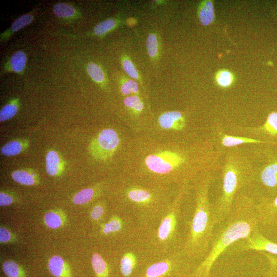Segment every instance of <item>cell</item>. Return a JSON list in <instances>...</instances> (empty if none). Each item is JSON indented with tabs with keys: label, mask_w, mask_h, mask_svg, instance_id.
Segmentation results:
<instances>
[{
	"label": "cell",
	"mask_w": 277,
	"mask_h": 277,
	"mask_svg": "<svg viewBox=\"0 0 277 277\" xmlns=\"http://www.w3.org/2000/svg\"><path fill=\"white\" fill-rule=\"evenodd\" d=\"M14 181L25 186H34L40 183L39 175L33 169L24 168L14 171L11 173Z\"/></svg>",
	"instance_id": "obj_11"
},
{
	"label": "cell",
	"mask_w": 277,
	"mask_h": 277,
	"mask_svg": "<svg viewBox=\"0 0 277 277\" xmlns=\"http://www.w3.org/2000/svg\"><path fill=\"white\" fill-rule=\"evenodd\" d=\"M247 183V179L240 168L232 161L228 162L224 172L223 191L214 206L216 225L228 218L239 190Z\"/></svg>",
	"instance_id": "obj_2"
},
{
	"label": "cell",
	"mask_w": 277,
	"mask_h": 277,
	"mask_svg": "<svg viewBox=\"0 0 277 277\" xmlns=\"http://www.w3.org/2000/svg\"><path fill=\"white\" fill-rule=\"evenodd\" d=\"M44 220L46 225L49 228L58 229L65 224L66 216L61 211L52 210L46 214Z\"/></svg>",
	"instance_id": "obj_14"
},
{
	"label": "cell",
	"mask_w": 277,
	"mask_h": 277,
	"mask_svg": "<svg viewBox=\"0 0 277 277\" xmlns=\"http://www.w3.org/2000/svg\"><path fill=\"white\" fill-rule=\"evenodd\" d=\"M160 127L166 130L180 131L186 126L185 118L178 111H171L161 115L158 118Z\"/></svg>",
	"instance_id": "obj_7"
},
{
	"label": "cell",
	"mask_w": 277,
	"mask_h": 277,
	"mask_svg": "<svg viewBox=\"0 0 277 277\" xmlns=\"http://www.w3.org/2000/svg\"><path fill=\"white\" fill-rule=\"evenodd\" d=\"M172 263L170 260L160 261L151 265L146 271V277H161L171 269Z\"/></svg>",
	"instance_id": "obj_17"
},
{
	"label": "cell",
	"mask_w": 277,
	"mask_h": 277,
	"mask_svg": "<svg viewBox=\"0 0 277 277\" xmlns=\"http://www.w3.org/2000/svg\"><path fill=\"white\" fill-rule=\"evenodd\" d=\"M107 224L111 233H117L120 231L122 229V221L119 217H113Z\"/></svg>",
	"instance_id": "obj_33"
},
{
	"label": "cell",
	"mask_w": 277,
	"mask_h": 277,
	"mask_svg": "<svg viewBox=\"0 0 277 277\" xmlns=\"http://www.w3.org/2000/svg\"><path fill=\"white\" fill-rule=\"evenodd\" d=\"M199 16L200 22L203 26L209 25L214 21L215 12L212 2L204 1L201 4Z\"/></svg>",
	"instance_id": "obj_16"
},
{
	"label": "cell",
	"mask_w": 277,
	"mask_h": 277,
	"mask_svg": "<svg viewBox=\"0 0 277 277\" xmlns=\"http://www.w3.org/2000/svg\"><path fill=\"white\" fill-rule=\"evenodd\" d=\"M48 268L51 274L55 277H72L70 267L61 256H52L49 261Z\"/></svg>",
	"instance_id": "obj_13"
},
{
	"label": "cell",
	"mask_w": 277,
	"mask_h": 277,
	"mask_svg": "<svg viewBox=\"0 0 277 277\" xmlns=\"http://www.w3.org/2000/svg\"><path fill=\"white\" fill-rule=\"evenodd\" d=\"M135 23H136L135 20L132 18L128 20V23L131 26L134 25L135 24Z\"/></svg>",
	"instance_id": "obj_38"
},
{
	"label": "cell",
	"mask_w": 277,
	"mask_h": 277,
	"mask_svg": "<svg viewBox=\"0 0 277 277\" xmlns=\"http://www.w3.org/2000/svg\"><path fill=\"white\" fill-rule=\"evenodd\" d=\"M18 110V102L16 100L5 105L0 112V121L3 122L10 120L17 114Z\"/></svg>",
	"instance_id": "obj_21"
},
{
	"label": "cell",
	"mask_w": 277,
	"mask_h": 277,
	"mask_svg": "<svg viewBox=\"0 0 277 277\" xmlns=\"http://www.w3.org/2000/svg\"><path fill=\"white\" fill-rule=\"evenodd\" d=\"M30 146L29 140L23 138H17L5 144L1 148V152L6 157L16 156L29 149Z\"/></svg>",
	"instance_id": "obj_12"
},
{
	"label": "cell",
	"mask_w": 277,
	"mask_h": 277,
	"mask_svg": "<svg viewBox=\"0 0 277 277\" xmlns=\"http://www.w3.org/2000/svg\"><path fill=\"white\" fill-rule=\"evenodd\" d=\"M105 213V207L101 204L95 205L91 212V217L94 221L100 219Z\"/></svg>",
	"instance_id": "obj_34"
},
{
	"label": "cell",
	"mask_w": 277,
	"mask_h": 277,
	"mask_svg": "<svg viewBox=\"0 0 277 277\" xmlns=\"http://www.w3.org/2000/svg\"><path fill=\"white\" fill-rule=\"evenodd\" d=\"M126 195L130 202L142 209H148L154 201L152 194L148 190L141 188H129Z\"/></svg>",
	"instance_id": "obj_8"
},
{
	"label": "cell",
	"mask_w": 277,
	"mask_h": 277,
	"mask_svg": "<svg viewBox=\"0 0 277 277\" xmlns=\"http://www.w3.org/2000/svg\"><path fill=\"white\" fill-rule=\"evenodd\" d=\"M92 264L97 277H108L109 272L107 263L100 254L95 253L92 255Z\"/></svg>",
	"instance_id": "obj_19"
},
{
	"label": "cell",
	"mask_w": 277,
	"mask_h": 277,
	"mask_svg": "<svg viewBox=\"0 0 277 277\" xmlns=\"http://www.w3.org/2000/svg\"><path fill=\"white\" fill-rule=\"evenodd\" d=\"M211 179L206 177L197 186L196 207L182 252L190 259H203L209 252L216 225L214 206L209 196Z\"/></svg>",
	"instance_id": "obj_1"
},
{
	"label": "cell",
	"mask_w": 277,
	"mask_h": 277,
	"mask_svg": "<svg viewBox=\"0 0 277 277\" xmlns=\"http://www.w3.org/2000/svg\"><path fill=\"white\" fill-rule=\"evenodd\" d=\"M33 20L31 14H25L13 22L11 26V30L14 32L19 31L24 26L30 24Z\"/></svg>",
	"instance_id": "obj_31"
},
{
	"label": "cell",
	"mask_w": 277,
	"mask_h": 277,
	"mask_svg": "<svg viewBox=\"0 0 277 277\" xmlns=\"http://www.w3.org/2000/svg\"><path fill=\"white\" fill-rule=\"evenodd\" d=\"M15 201V198L10 194L2 191L0 192V205L1 206L10 205Z\"/></svg>",
	"instance_id": "obj_35"
},
{
	"label": "cell",
	"mask_w": 277,
	"mask_h": 277,
	"mask_svg": "<svg viewBox=\"0 0 277 277\" xmlns=\"http://www.w3.org/2000/svg\"><path fill=\"white\" fill-rule=\"evenodd\" d=\"M256 210L260 224L271 223L277 214V196L272 201L266 199L256 204Z\"/></svg>",
	"instance_id": "obj_10"
},
{
	"label": "cell",
	"mask_w": 277,
	"mask_h": 277,
	"mask_svg": "<svg viewBox=\"0 0 277 277\" xmlns=\"http://www.w3.org/2000/svg\"><path fill=\"white\" fill-rule=\"evenodd\" d=\"M115 26L116 22L114 20H106L97 25L94 32L96 35H103L113 29Z\"/></svg>",
	"instance_id": "obj_29"
},
{
	"label": "cell",
	"mask_w": 277,
	"mask_h": 277,
	"mask_svg": "<svg viewBox=\"0 0 277 277\" xmlns=\"http://www.w3.org/2000/svg\"><path fill=\"white\" fill-rule=\"evenodd\" d=\"M102 231H103V232L105 234H109L111 233V232L110 231V230H109V228L108 227L107 223L104 224V226H103Z\"/></svg>",
	"instance_id": "obj_37"
},
{
	"label": "cell",
	"mask_w": 277,
	"mask_h": 277,
	"mask_svg": "<svg viewBox=\"0 0 277 277\" xmlns=\"http://www.w3.org/2000/svg\"><path fill=\"white\" fill-rule=\"evenodd\" d=\"M122 66L124 71L129 76L134 79H138V75L137 69L130 60L128 59L124 60L122 62Z\"/></svg>",
	"instance_id": "obj_32"
},
{
	"label": "cell",
	"mask_w": 277,
	"mask_h": 277,
	"mask_svg": "<svg viewBox=\"0 0 277 277\" xmlns=\"http://www.w3.org/2000/svg\"><path fill=\"white\" fill-rule=\"evenodd\" d=\"M217 84L223 88H229L231 86L234 81L233 74L226 69L218 71L215 76Z\"/></svg>",
	"instance_id": "obj_24"
},
{
	"label": "cell",
	"mask_w": 277,
	"mask_h": 277,
	"mask_svg": "<svg viewBox=\"0 0 277 277\" xmlns=\"http://www.w3.org/2000/svg\"><path fill=\"white\" fill-rule=\"evenodd\" d=\"M46 170L51 177H59L63 174L66 168V162L58 151L49 150L46 156Z\"/></svg>",
	"instance_id": "obj_9"
},
{
	"label": "cell",
	"mask_w": 277,
	"mask_h": 277,
	"mask_svg": "<svg viewBox=\"0 0 277 277\" xmlns=\"http://www.w3.org/2000/svg\"><path fill=\"white\" fill-rule=\"evenodd\" d=\"M185 161V157L177 152L165 150L148 156L145 160L151 172L160 175L167 174L177 169Z\"/></svg>",
	"instance_id": "obj_4"
},
{
	"label": "cell",
	"mask_w": 277,
	"mask_h": 277,
	"mask_svg": "<svg viewBox=\"0 0 277 277\" xmlns=\"http://www.w3.org/2000/svg\"><path fill=\"white\" fill-rule=\"evenodd\" d=\"M252 143H265L270 144L267 142L261 141L252 138H249L242 137L232 136L225 135L222 138V144L228 147H234L244 144Z\"/></svg>",
	"instance_id": "obj_15"
},
{
	"label": "cell",
	"mask_w": 277,
	"mask_h": 277,
	"mask_svg": "<svg viewBox=\"0 0 277 277\" xmlns=\"http://www.w3.org/2000/svg\"><path fill=\"white\" fill-rule=\"evenodd\" d=\"M136 257L133 253L128 252L125 254L120 262V269L122 274L126 277L130 276L136 266Z\"/></svg>",
	"instance_id": "obj_20"
},
{
	"label": "cell",
	"mask_w": 277,
	"mask_h": 277,
	"mask_svg": "<svg viewBox=\"0 0 277 277\" xmlns=\"http://www.w3.org/2000/svg\"><path fill=\"white\" fill-rule=\"evenodd\" d=\"M87 72L92 79L96 82H102L105 78L101 68L94 63H90L87 66Z\"/></svg>",
	"instance_id": "obj_27"
},
{
	"label": "cell",
	"mask_w": 277,
	"mask_h": 277,
	"mask_svg": "<svg viewBox=\"0 0 277 277\" xmlns=\"http://www.w3.org/2000/svg\"><path fill=\"white\" fill-rule=\"evenodd\" d=\"M121 92L125 96L131 94H138L139 92V88L135 81L129 80L123 83L121 88Z\"/></svg>",
	"instance_id": "obj_28"
},
{
	"label": "cell",
	"mask_w": 277,
	"mask_h": 277,
	"mask_svg": "<svg viewBox=\"0 0 277 277\" xmlns=\"http://www.w3.org/2000/svg\"><path fill=\"white\" fill-rule=\"evenodd\" d=\"M12 239V234L10 231L6 228H0V242L1 243H6Z\"/></svg>",
	"instance_id": "obj_36"
},
{
	"label": "cell",
	"mask_w": 277,
	"mask_h": 277,
	"mask_svg": "<svg viewBox=\"0 0 277 277\" xmlns=\"http://www.w3.org/2000/svg\"><path fill=\"white\" fill-rule=\"evenodd\" d=\"M53 11L55 15L59 18H69L75 15L76 10L71 5L60 3L54 6Z\"/></svg>",
	"instance_id": "obj_26"
},
{
	"label": "cell",
	"mask_w": 277,
	"mask_h": 277,
	"mask_svg": "<svg viewBox=\"0 0 277 277\" xmlns=\"http://www.w3.org/2000/svg\"><path fill=\"white\" fill-rule=\"evenodd\" d=\"M27 61L26 55L22 51L16 52L12 55L10 65L12 70L16 73L23 71Z\"/></svg>",
	"instance_id": "obj_25"
},
{
	"label": "cell",
	"mask_w": 277,
	"mask_h": 277,
	"mask_svg": "<svg viewBox=\"0 0 277 277\" xmlns=\"http://www.w3.org/2000/svg\"><path fill=\"white\" fill-rule=\"evenodd\" d=\"M123 103L125 106L131 109L134 114L138 115L141 113L144 108L142 100L137 95H131L125 98Z\"/></svg>",
	"instance_id": "obj_22"
},
{
	"label": "cell",
	"mask_w": 277,
	"mask_h": 277,
	"mask_svg": "<svg viewBox=\"0 0 277 277\" xmlns=\"http://www.w3.org/2000/svg\"><path fill=\"white\" fill-rule=\"evenodd\" d=\"M231 247V250L236 252L253 250L277 255V244L268 240L259 230L254 231L246 238L234 243Z\"/></svg>",
	"instance_id": "obj_6"
},
{
	"label": "cell",
	"mask_w": 277,
	"mask_h": 277,
	"mask_svg": "<svg viewBox=\"0 0 277 277\" xmlns=\"http://www.w3.org/2000/svg\"><path fill=\"white\" fill-rule=\"evenodd\" d=\"M120 144L119 134L114 129H103L91 141L89 152L95 160L106 161L113 157Z\"/></svg>",
	"instance_id": "obj_3"
},
{
	"label": "cell",
	"mask_w": 277,
	"mask_h": 277,
	"mask_svg": "<svg viewBox=\"0 0 277 277\" xmlns=\"http://www.w3.org/2000/svg\"><path fill=\"white\" fill-rule=\"evenodd\" d=\"M179 215V201H177L165 213L158 229L157 242L160 246H167L175 239Z\"/></svg>",
	"instance_id": "obj_5"
},
{
	"label": "cell",
	"mask_w": 277,
	"mask_h": 277,
	"mask_svg": "<svg viewBox=\"0 0 277 277\" xmlns=\"http://www.w3.org/2000/svg\"><path fill=\"white\" fill-rule=\"evenodd\" d=\"M146 46L149 56L155 58L158 52V43L156 36L154 34H150L146 41Z\"/></svg>",
	"instance_id": "obj_30"
},
{
	"label": "cell",
	"mask_w": 277,
	"mask_h": 277,
	"mask_svg": "<svg viewBox=\"0 0 277 277\" xmlns=\"http://www.w3.org/2000/svg\"><path fill=\"white\" fill-rule=\"evenodd\" d=\"M98 190L94 188H87L75 194L73 202L76 205L86 204L92 201L98 193Z\"/></svg>",
	"instance_id": "obj_18"
},
{
	"label": "cell",
	"mask_w": 277,
	"mask_h": 277,
	"mask_svg": "<svg viewBox=\"0 0 277 277\" xmlns=\"http://www.w3.org/2000/svg\"><path fill=\"white\" fill-rule=\"evenodd\" d=\"M3 270L8 277H25L23 269L18 263L12 260H8L4 263Z\"/></svg>",
	"instance_id": "obj_23"
}]
</instances>
